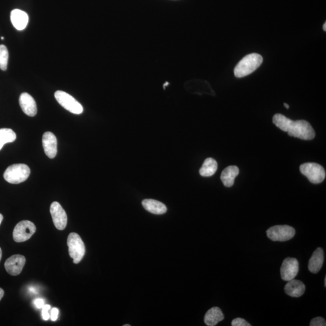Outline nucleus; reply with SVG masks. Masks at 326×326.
Listing matches in <instances>:
<instances>
[{
    "label": "nucleus",
    "mask_w": 326,
    "mask_h": 326,
    "mask_svg": "<svg viewBox=\"0 0 326 326\" xmlns=\"http://www.w3.org/2000/svg\"><path fill=\"white\" fill-rule=\"evenodd\" d=\"M273 122L281 130L287 132L291 137L304 140H312L315 137L311 125L303 120L294 121L281 114H277L274 116Z\"/></svg>",
    "instance_id": "1"
},
{
    "label": "nucleus",
    "mask_w": 326,
    "mask_h": 326,
    "mask_svg": "<svg viewBox=\"0 0 326 326\" xmlns=\"http://www.w3.org/2000/svg\"><path fill=\"white\" fill-rule=\"evenodd\" d=\"M263 62V58L257 53L247 55L237 64L234 73L236 78H243L256 70Z\"/></svg>",
    "instance_id": "2"
},
{
    "label": "nucleus",
    "mask_w": 326,
    "mask_h": 326,
    "mask_svg": "<svg viewBox=\"0 0 326 326\" xmlns=\"http://www.w3.org/2000/svg\"><path fill=\"white\" fill-rule=\"evenodd\" d=\"M30 169L24 164L12 165L6 169L4 173L5 180L9 183L17 184L24 182L29 178Z\"/></svg>",
    "instance_id": "3"
},
{
    "label": "nucleus",
    "mask_w": 326,
    "mask_h": 326,
    "mask_svg": "<svg viewBox=\"0 0 326 326\" xmlns=\"http://www.w3.org/2000/svg\"><path fill=\"white\" fill-rule=\"evenodd\" d=\"M70 256L73 259V263L78 264L85 254V247L81 237L76 233H70L67 239Z\"/></svg>",
    "instance_id": "4"
},
{
    "label": "nucleus",
    "mask_w": 326,
    "mask_h": 326,
    "mask_svg": "<svg viewBox=\"0 0 326 326\" xmlns=\"http://www.w3.org/2000/svg\"><path fill=\"white\" fill-rule=\"evenodd\" d=\"M300 171L313 184L321 183L325 178L324 169L317 163H304L300 166Z\"/></svg>",
    "instance_id": "5"
},
{
    "label": "nucleus",
    "mask_w": 326,
    "mask_h": 326,
    "mask_svg": "<svg viewBox=\"0 0 326 326\" xmlns=\"http://www.w3.org/2000/svg\"><path fill=\"white\" fill-rule=\"evenodd\" d=\"M58 102L64 108L75 115H81L84 112L81 104L70 94L63 91H57L55 93Z\"/></svg>",
    "instance_id": "6"
},
{
    "label": "nucleus",
    "mask_w": 326,
    "mask_h": 326,
    "mask_svg": "<svg viewBox=\"0 0 326 326\" xmlns=\"http://www.w3.org/2000/svg\"><path fill=\"white\" fill-rule=\"evenodd\" d=\"M266 235L273 241L285 242L294 238L295 230L293 227L287 225L276 226L267 230Z\"/></svg>",
    "instance_id": "7"
},
{
    "label": "nucleus",
    "mask_w": 326,
    "mask_h": 326,
    "mask_svg": "<svg viewBox=\"0 0 326 326\" xmlns=\"http://www.w3.org/2000/svg\"><path fill=\"white\" fill-rule=\"evenodd\" d=\"M35 224L29 221H21L15 226L13 238L17 242H23L29 240L36 232Z\"/></svg>",
    "instance_id": "8"
},
{
    "label": "nucleus",
    "mask_w": 326,
    "mask_h": 326,
    "mask_svg": "<svg viewBox=\"0 0 326 326\" xmlns=\"http://www.w3.org/2000/svg\"><path fill=\"white\" fill-rule=\"evenodd\" d=\"M299 270V263L295 258L288 257L283 261L281 274L282 279L285 281H290L295 279Z\"/></svg>",
    "instance_id": "9"
},
{
    "label": "nucleus",
    "mask_w": 326,
    "mask_h": 326,
    "mask_svg": "<svg viewBox=\"0 0 326 326\" xmlns=\"http://www.w3.org/2000/svg\"><path fill=\"white\" fill-rule=\"evenodd\" d=\"M50 213L54 225L60 230L66 229L67 224L66 212L58 202H53L50 205Z\"/></svg>",
    "instance_id": "10"
},
{
    "label": "nucleus",
    "mask_w": 326,
    "mask_h": 326,
    "mask_svg": "<svg viewBox=\"0 0 326 326\" xmlns=\"http://www.w3.org/2000/svg\"><path fill=\"white\" fill-rule=\"evenodd\" d=\"M26 258L22 255H14L8 258L5 261V267L9 275L16 276L22 271L24 264L26 263Z\"/></svg>",
    "instance_id": "11"
},
{
    "label": "nucleus",
    "mask_w": 326,
    "mask_h": 326,
    "mask_svg": "<svg viewBox=\"0 0 326 326\" xmlns=\"http://www.w3.org/2000/svg\"><path fill=\"white\" fill-rule=\"evenodd\" d=\"M42 146L46 155L54 158L57 154V139L51 132H46L42 136Z\"/></svg>",
    "instance_id": "12"
},
{
    "label": "nucleus",
    "mask_w": 326,
    "mask_h": 326,
    "mask_svg": "<svg viewBox=\"0 0 326 326\" xmlns=\"http://www.w3.org/2000/svg\"><path fill=\"white\" fill-rule=\"evenodd\" d=\"M20 105L26 115L34 117L37 114V106L35 99L27 93L21 94L19 99Z\"/></svg>",
    "instance_id": "13"
},
{
    "label": "nucleus",
    "mask_w": 326,
    "mask_h": 326,
    "mask_svg": "<svg viewBox=\"0 0 326 326\" xmlns=\"http://www.w3.org/2000/svg\"><path fill=\"white\" fill-rule=\"evenodd\" d=\"M11 20L15 29L23 30L28 24L29 17L25 12L20 9H14L11 12Z\"/></svg>",
    "instance_id": "14"
},
{
    "label": "nucleus",
    "mask_w": 326,
    "mask_h": 326,
    "mask_svg": "<svg viewBox=\"0 0 326 326\" xmlns=\"http://www.w3.org/2000/svg\"><path fill=\"white\" fill-rule=\"evenodd\" d=\"M305 285L302 282L298 280H291L286 285L285 287V293L291 297H300L305 292Z\"/></svg>",
    "instance_id": "15"
},
{
    "label": "nucleus",
    "mask_w": 326,
    "mask_h": 326,
    "mask_svg": "<svg viewBox=\"0 0 326 326\" xmlns=\"http://www.w3.org/2000/svg\"><path fill=\"white\" fill-rule=\"evenodd\" d=\"M324 262V251L321 248H318L313 252L309 261L308 269L313 274L318 273L320 270Z\"/></svg>",
    "instance_id": "16"
},
{
    "label": "nucleus",
    "mask_w": 326,
    "mask_h": 326,
    "mask_svg": "<svg viewBox=\"0 0 326 326\" xmlns=\"http://www.w3.org/2000/svg\"><path fill=\"white\" fill-rule=\"evenodd\" d=\"M239 174V169L235 166H230L224 169L221 176L224 185L227 187L233 186L235 178Z\"/></svg>",
    "instance_id": "17"
},
{
    "label": "nucleus",
    "mask_w": 326,
    "mask_h": 326,
    "mask_svg": "<svg viewBox=\"0 0 326 326\" xmlns=\"http://www.w3.org/2000/svg\"><path fill=\"white\" fill-rule=\"evenodd\" d=\"M224 315L222 310L218 307H212L209 309L204 316V322L208 326L216 325L218 322L223 321Z\"/></svg>",
    "instance_id": "18"
},
{
    "label": "nucleus",
    "mask_w": 326,
    "mask_h": 326,
    "mask_svg": "<svg viewBox=\"0 0 326 326\" xmlns=\"http://www.w3.org/2000/svg\"><path fill=\"white\" fill-rule=\"evenodd\" d=\"M142 205L147 211L153 214H162L167 211V207L163 203L154 199H144Z\"/></svg>",
    "instance_id": "19"
},
{
    "label": "nucleus",
    "mask_w": 326,
    "mask_h": 326,
    "mask_svg": "<svg viewBox=\"0 0 326 326\" xmlns=\"http://www.w3.org/2000/svg\"><path fill=\"white\" fill-rule=\"evenodd\" d=\"M218 169V163L214 159L208 158L205 159L199 170L202 177H210L213 175Z\"/></svg>",
    "instance_id": "20"
},
{
    "label": "nucleus",
    "mask_w": 326,
    "mask_h": 326,
    "mask_svg": "<svg viewBox=\"0 0 326 326\" xmlns=\"http://www.w3.org/2000/svg\"><path fill=\"white\" fill-rule=\"evenodd\" d=\"M16 138V134L11 129H0V150L3 148L5 144L14 142Z\"/></svg>",
    "instance_id": "21"
},
{
    "label": "nucleus",
    "mask_w": 326,
    "mask_h": 326,
    "mask_svg": "<svg viewBox=\"0 0 326 326\" xmlns=\"http://www.w3.org/2000/svg\"><path fill=\"white\" fill-rule=\"evenodd\" d=\"M9 59V52L4 45H0V69L7 70Z\"/></svg>",
    "instance_id": "22"
},
{
    "label": "nucleus",
    "mask_w": 326,
    "mask_h": 326,
    "mask_svg": "<svg viewBox=\"0 0 326 326\" xmlns=\"http://www.w3.org/2000/svg\"><path fill=\"white\" fill-rule=\"evenodd\" d=\"M51 309V306L49 304H44L42 308V316L44 320L47 321L50 318V313H48L49 310Z\"/></svg>",
    "instance_id": "23"
},
{
    "label": "nucleus",
    "mask_w": 326,
    "mask_h": 326,
    "mask_svg": "<svg viewBox=\"0 0 326 326\" xmlns=\"http://www.w3.org/2000/svg\"><path fill=\"white\" fill-rule=\"evenodd\" d=\"M310 326H325V321L323 318L316 317L313 318L310 321Z\"/></svg>",
    "instance_id": "24"
},
{
    "label": "nucleus",
    "mask_w": 326,
    "mask_h": 326,
    "mask_svg": "<svg viewBox=\"0 0 326 326\" xmlns=\"http://www.w3.org/2000/svg\"><path fill=\"white\" fill-rule=\"evenodd\" d=\"M232 325L233 326H251L250 323L244 319L241 318H237L234 319L232 322Z\"/></svg>",
    "instance_id": "25"
},
{
    "label": "nucleus",
    "mask_w": 326,
    "mask_h": 326,
    "mask_svg": "<svg viewBox=\"0 0 326 326\" xmlns=\"http://www.w3.org/2000/svg\"><path fill=\"white\" fill-rule=\"evenodd\" d=\"M50 315V318H51V321H57L58 318V315H59V310L56 308V307H53V308H52L51 310V313Z\"/></svg>",
    "instance_id": "26"
},
{
    "label": "nucleus",
    "mask_w": 326,
    "mask_h": 326,
    "mask_svg": "<svg viewBox=\"0 0 326 326\" xmlns=\"http://www.w3.org/2000/svg\"><path fill=\"white\" fill-rule=\"evenodd\" d=\"M34 304L38 309H42L44 305V301L41 298H37L34 301Z\"/></svg>",
    "instance_id": "27"
},
{
    "label": "nucleus",
    "mask_w": 326,
    "mask_h": 326,
    "mask_svg": "<svg viewBox=\"0 0 326 326\" xmlns=\"http://www.w3.org/2000/svg\"><path fill=\"white\" fill-rule=\"evenodd\" d=\"M5 292L3 291V289L0 288V300L2 299L3 296H4Z\"/></svg>",
    "instance_id": "28"
},
{
    "label": "nucleus",
    "mask_w": 326,
    "mask_h": 326,
    "mask_svg": "<svg viewBox=\"0 0 326 326\" xmlns=\"http://www.w3.org/2000/svg\"><path fill=\"white\" fill-rule=\"evenodd\" d=\"M3 220V215L1 213H0V225H1Z\"/></svg>",
    "instance_id": "29"
},
{
    "label": "nucleus",
    "mask_w": 326,
    "mask_h": 326,
    "mask_svg": "<svg viewBox=\"0 0 326 326\" xmlns=\"http://www.w3.org/2000/svg\"><path fill=\"white\" fill-rule=\"evenodd\" d=\"M30 291L33 292L34 293H36V291H35V289H34L33 287L30 288Z\"/></svg>",
    "instance_id": "30"
},
{
    "label": "nucleus",
    "mask_w": 326,
    "mask_h": 326,
    "mask_svg": "<svg viewBox=\"0 0 326 326\" xmlns=\"http://www.w3.org/2000/svg\"><path fill=\"white\" fill-rule=\"evenodd\" d=\"M169 85V82H166L164 85H163V88H165L166 87Z\"/></svg>",
    "instance_id": "31"
},
{
    "label": "nucleus",
    "mask_w": 326,
    "mask_h": 326,
    "mask_svg": "<svg viewBox=\"0 0 326 326\" xmlns=\"http://www.w3.org/2000/svg\"><path fill=\"white\" fill-rule=\"evenodd\" d=\"M2 257V248H0V261H1Z\"/></svg>",
    "instance_id": "32"
},
{
    "label": "nucleus",
    "mask_w": 326,
    "mask_h": 326,
    "mask_svg": "<svg viewBox=\"0 0 326 326\" xmlns=\"http://www.w3.org/2000/svg\"><path fill=\"white\" fill-rule=\"evenodd\" d=\"M284 106H285V107H287V109L290 108V105H289V104H287V103H284Z\"/></svg>",
    "instance_id": "33"
},
{
    "label": "nucleus",
    "mask_w": 326,
    "mask_h": 326,
    "mask_svg": "<svg viewBox=\"0 0 326 326\" xmlns=\"http://www.w3.org/2000/svg\"><path fill=\"white\" fill-rule=\"evenodd\" d=\"M322 28H323L324 31H326V23L324 24L323 27H322Z\"/></svg>",
    "instance_id": "34"
},
{
    "label": "nucleus",
    "mask_w": 326,
    "mask_h": 326,
    "mask_svg": "<svg viewBox=\"0 0 326 326\" xmlns=\"http://www.w3.org/2000/svg\"><path fill=\"white\" fill-rule=\"evenodd\" d=\"M324 286H325V287H326V278H325V279H324Z\"/></svg>",
    "instance_id": "35"
},
{
    "label": "nucleus",
    "mask_w": 326,
    "mask_h": 326,
    "mask_svg": "<svg viewBox=\"0 0 326 326\" xmlns=\"http://www.w3.org/2000/svg\"><path fill=\"white\" fill-rule=\"evenodd\" d=\"M130 325H131L130 324H125V325H124V326H130Z\"/></svg>",
    "instance_id": "36"
},
{
    "label": "nucleus",
    "mask_w": 326,
    "mask_h": 326,
    "mask_svg": "<svg viewBox=\"0 0 326 326\" xmlns=\"http://www.w3.org/2000/svg\"><path fill=\"white\" fill-rule=\"evenodd\" d=\"M1 39H4V37H2Z\"/></svg>",
    "instance_id": "37"
}]
</instances>
